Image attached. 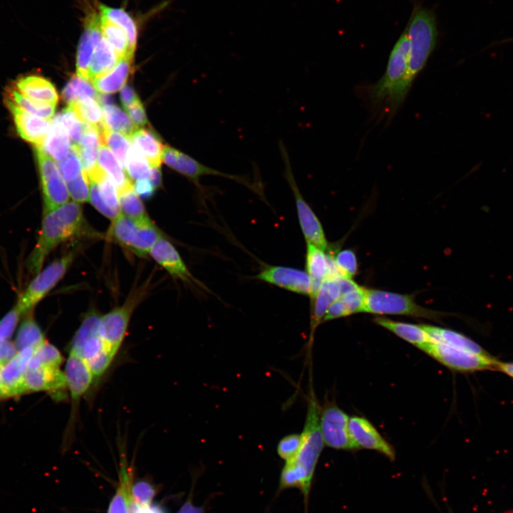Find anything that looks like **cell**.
I'll return each instance as SVG.
<instances>
[{"label": "cell", "instance_id": "obj_62", "mask_svg": "<svg viewBox=\"0 0 513 513\" xmlns=\"http://www.w3.org/2000/svg\"><path fill=\"white\" fill-rule=\"evenodd\" d=\"M1 366H0V398H4L2 389H1Z\"/></svg>", "mask_w": 513, "mask_h": 513}, {"label": "cell", "instance_id": "obj_4", "mask_svg": "<svg viewBox=\"0 0 513 513\" xmlns=\"http://www.w3.org/2000/svg\"><path fill=\"white\" fill-rule=\"evenodd\" d=\"M405 30L410 48L408 80L412 85L437 44L438 30L435 12L430 8L415 4Z\"/></svg>", "mask_w": 513, "mask_h": 513}, {"label": "cell", "instance_id": "obj_48", "mask_svg": "<svg viewBox=\"0 0 513 513\" xmlns=\"http://www.w3.org/2000/svg\"><path fill=\"white\" fill-rule=\"evenodd\" d=\"M334 263L341 276L353 279L358 272L356 254L351 249H342L333 256Z\"/></svg>", "mask_w": 513, "mask_h": 513}, {"label": "cell", "instance_id": "obj_46", "mask_svg": "<svg viewBox=\"0 0 513 513\" xmlns=\"http://www.w3.org/2000/svg\"><path fill=\"white\" fill-rule=\"evenodd\" d=\"M54 118L60 121L66 128L71 145H78L83 133L84 123L77 118L70 107L67 106L62 110Z\"/></svg>", "mask_w": 513, "mask_h": 513}, {"label": "cell", "instance_id": "obj_11", "mask_svg": "<svg viewBox=\"0 0 513 513\" xmlns=\"http://www.w3.org/2000/svg\"><path fill=\"white\" fill-rule=\"evenodd\" d=\"M423 351L451 370L460 372L497 368L498 363L488 353H475L432 341Z\"/></svg>", "mask_w": 513, "mask_h": 513}, {"label": "cell", "instance_id": "obj_17", "mask_svg": "<svg viewBox=\"0 0 513 513\" xmlns=\"http://www.w3.org/2000/svg\"><path fill=\"white\" fill-rule=\"evenodd\" d=\"M256 278L287 291L310 294V279L306 271L284 266H267Z\"/></svg>", "mask_w": 513, "mask_h": 513}, {"label": "cell", "instance_id": "obj_13", "mask_svg": "<svg viewBox=\"0 0 513 513\" xmlns=\"http://www.w3.org/2000/svg\"><path fill=\"white\" fill-rule=\"evenodd\" d=\"M142 294L139 291L121 306L101 315L99 332L105 347L115 356L125 337L133 312Z\"/></svg>", "mask_w": 513, "mask_h": 513}, {"label": "cell", "instance_id": "obj_5", "mask_svg": "<svg viewBox=\"0 0 513 513\" xmlns=\"http://www.w3.org/2000/svg\"><path fill=\"white\" fill-rule=\"evenodd\" d=\"M100 317L95 309H90L86 314L71 340L69 349V352L86 363L93 375L94 383L106 373L115 356L105 347L100 335Z\"/></svg>", "mask_w": 513, "mask_h": 513}, {"label": "cell", "instance_id": "obj_51", "mask_svg": "<svg viewBox=\"0 0 513 513\" xmlns=\"http://www.w3.org/2000/svg\"><path fill=\"white\" fill-rule=\"evenodd\" d=\"M301 441V434H291L284 437L277 445L278 455L286 462L292 460L300 449Z\"/></svg>", "mask_w": 513, "mask_h": 513}, {"label": "cell", "instance_id": "obj_10", "mask_svg": "<svg viewBox=\"0 0 513 513\" xmlns=\"http://www.w3.org/2000/svg\"><path fill=\"white\" fill-rule=\"evenodd\" d=\"M64 374L71 398V413L65 432L66 445L73 438L82 397L94 383L93 375L86 363L76 354L69 352Z\"/></svg>", "mask_w": 513, "mask_h": 513}, {"label": "cell", "instance_id": "obj_43", "mask_svg": "<svg viewBox=\"0 0 513 513\" xmlns=\"http://www.w3.org/2000/svg\"><path fill=\"white\" fill-rule=\"evenodd\" d=\"M101 145H107L116 156L121 167L125 170L127 157L131 147L130 139L121 133L104 130L100 133Z\"/></svg>", "mask_w": 513, "mask_h": 513}, {"label": "cell", "instance_id": "obj_57", "mask_svg": "<svg viewBox=\"0 0 513 513\" xmlns=\"http://www.w3.org/2000/svg\"><path fill=\"white\" fill-rule=\"evenodd\" d=\"M16 344L7 340L0 343V366L2 367L13 359L18 353Z\"/></svg>", "mask_w": 513, "mask_h": 513}, {"label": "cell", "instance_id": "obj_32", "mask_svg": "<svg viewBox=\"0 0 513 513\" xmlns=\"http://www.w3.org/2000/svg\"><path fill=\"white\" fill-rule=\"evenodd\" d=\"M98 165L111 180L117 192L133 185L124 169L105 145L99 147Z\"/></svg>", "mask_w": 513, "mask_h": 513}, {"label": "cell", "instance_id": "obj_1", "mask_svg": "<svg viewBox=\"0 0 513 513\" xmlns=\"http://www.w3.org/2000/svg\"><path fill=\"white\" fill-rule=\"evenodd\" d=\"M89 231L78 202H68L44 212L37 242L26 261L28 271L38 273L55 248L69 239L90 234Z\"/></svg>", "mask_w": 513, "mask_h": 513}, {"label": "cell", "instance_id": "obj_37", "mask_svg": "<svg viewBox=\"0 0 513 513\" xmlns=\"http://www.w3.org/2000/svg\"><path fill=\"white\" fill-rule=\"evenodd\" d=\"M120 483L108 506L107 513H130L131 477L126 465L121 466Z\"/></svg>", "mask_w": 513, "mask_h": 513}, {"label": "cell", "instance_id": "obj_56", "mask_svg": "<svg viewBox=\"0 0 513 513\" xmlns=\"http://www.w3.org/2000/svg\"><path fill=\"white\" fill-rule=\"evenodd\" d=\"M349 316L342 301L338 299L333 301L327 309L323 322Z\"/></svg>", "mask_w": 513, "mask_h": 513}, {"label": "cell", "instance_id": "obj_28", "mask_svg": "<svg viewBox=\"0 0 513 513\" xmlns=\"http://www.w3.org/2000/svg\"><path fill=\"white\" fill-rule=\"evenodd\" d=\"M119 61L113 48L103 36L97 44L88 72V80L93 81L112 71Z\"/></svg>", "mask_w": 513, "mask_h": 513}, {"label": "cell", "instance_id": "obj_34", "mask_svg": "<svg viewBox=\"0 0 513 513\" xmlns=\"http://www.w3.org/2000/svg\"><path fill=\"white\" fill-rule=\"evenodd\" d=\"M138 222L135 237L128 249L140 257H145L155 243L163 235L150 219Z\"/></svg>", "mask_w": 513, "mask_h": 513}, {"label": "cell", "instance_id": "obj_14", "mask_svg": "<svg viewBox=\"0 0 513 513\" xmlns=\"http://www.w3.org/2000/svg\"><path fill=\"white\" fill-rule=\"evenodd\" d=\"M349 416L334 404L320 411L319 425L324 445L336 450H356L348 430Z\"/></svg>", "mask_w": 513, "mask_h": 513}, {"label": "cell", "instance_id": "obj_12", "mask_svg": "<svg viewBox=\"0 0 513 513\" xmlns=\"http://www.w3.org/2000/svg\"><path fill=\"white\" fill-rule=\"evenodd\" d=\"M43 200V213L69 202V192L53 159L43 147H35Z\"/></svg>", "mask_w": 513, "mask_h": 513}, {"label": "cell", "instance_id": "obj_53", "mask_svg": "<svg viewBox=\"0 0 513 513\" xmlns=\"http://www.w3.org/2000/svg\"><path fill=\"white\" fill-rule=\"evenodd\" d=\"M21 315L14 307L0 320V343L7 341L13 334Z\"/></svg>", "mask_w": 513, "mask_h": 513}, {"label": "cell", "instance_id": "obj_22", "mask_svg": "<svg viewBox=\"0 0 513 513\" xmlns=\"http://www.w3.org/2000/svg\"><path fill=\"white\" fill-rule=\"evenodd\" d=\"M13 87L24 95L41 103L56 105L58 102L59 97L55 86L41 76H20Z\"/></svg>", "mask_w": 513, "mask_h": 513}, {"label": "cell", "instance_id": "obj_44", "mask_svg": "<svg viewBox=\"0 0 513 513\" xmlns=\"http://www.w3.org/2000/svg\"><path fill=\"white\" fill-rule=\"evenodd\" d=\"M63 358L60 351L46 341L34 351L28 363V368L38 367L59 368Z\"/></svg>", "mask_w": 513, "mask_h": 513}, {"label": "cell", "instance_id": "obj_33", "mask_svg": "<svg viewBox=\"0 0 513 513\" xmlns=\"http://www.w3.org/2000/svg\"><path fill=\"white\" fill-rule=\"evenodd\" d=\"M100 28L103 38L113 48L119 59L134 57L130 53L127 34L121 27L100 14Z\"/></svg>", "mask_w": 513, "mask_h": 513}, {"label": "cell", "instance_id": "obj_58", "mask_svg": "<svg viewBox=\"0 0 513 513\" xmlns=\"http://www.w3.org/2000/svg\"><path fill=\"white\" fill-rule=\"evenodd\" d=\"M120 98L125 109L139 100L135 90L129 85L125 86L121 89Z\"/></svg>", "mask_w": 513, "mask_h": 513}, {"label": "cell", "instance_id": "obj_63", "mask_svg": "<svg viewBox=\"0 0 513 513\" xmlns=\"http://www.w3.org/2000/svg\"><path fill=\"white\" fill-rule=\"evenodd\" d=\"M507 513H513V511L508 512Z\"/></svg>", "mask_w": 513, "mask_h": 513}, {"label": "cell", "instance_id": "obj_20", "mask_svg": "<svg viewBox=\"0 0 513 513\" xmlns=\"http://www.w3.org/2000/svg\"><path fill=\"white\" fill-rule=\"evenodd\" d=\"M102 38L100 15L89 12L85 17L83 31L78 46L76 70L79 76L88 80V68L95 47Z\"/></svg>", "mask_w": 513, "mask_h": 513}, {"label": "cell", "instance_id": "obj_30", "mask_svg": "<svg viewBox=\"0 0 513 513\" xmlns=\"http://www.w3.org/2000/svg\"><path fill=\"white\" fill-rule=\"evenodd\" d=\"M432 341L442 343L453 347L479 354L487 353L480 345L457 331L445 328L423 325Z\"/></svg>", "mask_w": 513, "mask_h": 513}, {"label": "cell", "instance_id": "obj_40", "mask_svg": "<svg viewBox=\"0 0 513 513\" xmlns=\"http://www.w3.org/2000/svg\"><path fill=\"white\" fill-rule=\"evenodd\" d=\"M6 96L26 112L43 119L49 120L54 115L56 105L32 100L21 94L13 86L7 88Z\"/></svg>", "mask_w": 513, "mask_h": 513}, {"label": "cell", "instance_id": "obj_47", "mask_svg": "<svg viewBox=\"0 0 513 513\" xmlns=\"http://www.w3.org/2000/svg\"><path fill=\"white\" fill-rule=\"evenodd\" d=\"M57 167L66 183L73 180L82 172L83 167L79 156L73 145L66 157L58 162Z\"/></svg>", "mask_w": 513, "mask_h": 513}, {"label": "cell", "instance_id": "obj_39", "mask_svg": "<svg viewBox=\"0 0 513 513\" xmlns=\"http://www.w3.org/2000/svg\"><path fill=\"white\" fill-rule=\"evenodd\" d=\"M138 228V222L120 213L112 221L108 237L128 249L135 237Z\"/></svg>", "mask_w": 513, "mask_h": 513}, {"label": "cell", "instance_id": "obj_60", "mask_svg": "<svg viewBox=\"0 0 513 513\" xmlns=\"http://www.w3.org/2000/svg\"><path fill=\"white\" fill-rule=\"evenodd\" d=\"M150 180L157 189L162 185V174L160 167L150 166Z\"/></svg>", "mask_w": 513, "mask_h": 513}, {"label": "cell", "instance_id": "obj_35", "mask_svg": "<svg viewBox=\"0 0 513 513\" xmlns=\"http://www.w3.org/2000/svg\"><path fill=\"white\" fill-rule=\"evenodd\" d=\"M68 106L81 122L95 127L100 133L105 128L101 106L94 98H85Z\"/></svg>", "mask_w": 513, "mask_h": 513}, {"label": "cell", "instance_id": "obj_6", "mask_svg": "<svg viewBox=\"0 0 513 513\" xmlns=\"http://www.w3.org/2000/svg\"><path fill=\"white\" fill-rule=\"evenodd\" d=\"M363 312L424 318L437 321L444 316L443 313L419 305L410 295L367 288H365Z\"/></svg>", "mask_w": 513, "mask_h": 513}, {"label": "cell", "instance_id": "obj_50", "mask_svg": "<svg viewBox=\"0 0 513 513\" xmlns=\"http://www.w3.org/2000/svg\"><path fill=\"white\" fill-rule=\"evenodd\" d=\"M155 494L154 487L147 482L140 481L131 487L132 503L137 508L150 507Z\"/></svg>", "mask_w": 513, "mask_h": 513}, {"label": "cell", "instance_id": "obj_19", "mask_svg": "<svg viewBox=\"0 0 513 513\" xmlns=\"http://www.w3.org/2000/svg\"><path fill=\"white\" fill-rule=\"evenodd\" d=\"M35 351L33 348L21 350L13 359L1 367V385L4 398L26 393L24 376Z\"/></svg>", "mask_w": 513, "mask_h": 513}, {"label": "cell", "instance_id": "obj_23", "mask_svg": "<svg viewBox=\"0 0 513 513\" xmlns=\"http://www.w3.org/2000/svg\"><path fill=\"white\" fill-rule=\"evenodd\" d=\"M330 259L325 251L306 242V271L310 279V294L312 301L329 272Z\"/></svg>", "mask_w": 513, "mask_h": 513}, {"label": "cell", "instance_id": "obj_26", "mask_svg": "<svg viewBox=\"0 0 513 513\" xmlns=\"http://www.w3.org/2000/svg\"><path fill=\"white\" fill-rule=\"evenodd\" d=\"M130 139L132 145L145 156L150 166L160 167L165 145L154 130L138 129Z\"/></svg>", "mask_w": 513, "mask_h": 513}, {"label": "cell", "instance_id": "obj_7", "mask_svg": "<svg viewBox=\"0 0 513 513\" xmlns=\"http://www.w3.org/2000/svg\"><path fill=\"white\" fill-rule=\"evenodd\" d=\"M279 148L284 165V176L293 192L299 222L304 238L306 242L325 251L328 248V243L322 224L300 192L294 177L289 152L282 140L279 141Z\"/></svg>", "mask_w": 513, "mask_h": 513}, {"label": "cell", "instance_id": "obj_55", "mask_svg": "<svg viewBox=\"0 0 513 513\" xmlns=\"http://www.w3.org/2000/svg\"><path fill=\"white\" fill-rule=\"evenodd\" d=\"M133 188L137 195L144 200L151 198L154 195L156 189L149 178L135 180Z\"/></svg>", "mask_w": 513, "mask_h": 513}, {"label": "cell", "instance_id": "obj_21", "mask_svg": "<svg viewBox=\"0 0 513 513\" xmlns=\"http://www.w3.org/2000/svg\"><path fill=\"white\" fill-rule=\"evenodd\" d=\"M149 255L173 277L187 283H197L175 247L164 237L152 246Z\"/></svg>", "mask_w": 513, "mask_h": 513}, {"label": "cell", "instance_id": "obj_31", "mask_svg": "<svg viewBox=\"0 0 513 513\" xmlns=\"http://www.w3.org/2000/svg\"><path fill=\"white\" fill-rule=\"evenodd\" d=\"M98 8L100 15L125 31L128 38L130 53L134 56L138 41V26L134 19L122 8H113L104 4H100Z\"/></svg>", "mask_w": 513, "mask_h": 513}, {"label": "cell", "instance_id": "obj_16", "mask_svg": "<svg viewBox=\"0 0 513 513\" xmlns=\"http://www.w3.org/2000/svg\"><path fill=\"white\" fill-rule=\"evenodd\" d=\"M348 430L353 442L358 449L375 450L390 460H395V453L393 447L366 418L361 416L349 418Z\"/></svg>", "mask_w": 513, "mask_h": 513}, {"label": "cell", "instance_id": "obj_42", "mask_svg": "<svg viewBox=\"0 0 513 513\" xmlns=\"http://www.w3.org/2000/svg\"><path fill=\"white\" fill-rule=\"evenodd\" d=\"M46 341L39 326L31 316H28L19 328L16 346L18 351L26 348L36 349Z\"/></svg>", "mask_w": 513, "mask_h": 513}, {"label": "cell", "instance_id": "obj_52", "mask_svg": "<svg viewBox=\"0 0 513 513\" xmlns=\"http://www.w3.org/2000/svg\"><path fill=\"white\" fill-rule=\"evenodd\" d=\"M339 299L346 307L348 315L363 312L365 288L358 289L341 295Z\"/></svg>", "mask_w": 513, "mask_h": 513}, {"label": "cell", "instance_id": "obj_3", "mask_svg": "<svg viewBox=\"0 0 513 513\" xmlns=\"http://www.w3.org/2000/svg\"><path fill=\"white\" fill-rule=\"evenodd\" d=\"M409 40L405 29L395 43L381 78L369 88L373 104L385 102L393 115L405 100L411 84L408 80L409 64Z\"/></svg>", "mask_w": 513, "mask_h": 513}, {"label": "cell", "instance_id": "obj_18", "mask_svg": "<svg viewBox=\"0 0 513 513\" xmlns=\"http://www.w3.org/2000/svg\"><path fill=\"white\" fill-rule=\"evenodd\" d=\"M24 385L26 392L44 390L57 399H63L66 395V376L59 368H28L24 376Z\"/></svg>", "mask_w": 513, "mask_h": 513}, {"label": "cell", "instance_id": "obj_54", "mask_svg": "<svg viewBox=\"0 0 513 513\" xmlns=\"http://www.w3.org/2000/svg\"><path fill=\"white\" fill-rule=\"evenodd\" d=\"M125 110L138 127L147 126L149 123L145 108L140 99Z\"/></svg>", "mask_w": 513, "mask_h": 513}, {"label": "cell", "instance_id": "obj_8", "mask_svg": "<svg viewBox=\"0 0 513 513\" xmlns=\"http://www.w3.org/2000/svg\"><path fill=\"white\" fill-rule=\"evenodd\" d=\"M162 161L170 168L179 172L192 181L200 190H202L200 180L204 176H218L234 180L256 193H261V182L251 181L248 177L226 173L204 165L175 148L165 145L162 152Z\"/></svg>", "mask_w": 513, "mask_h": 513}, {"label": "cell", "instance_id": "obj_45", "mask_svg": "<svg viewBox=\"0 0 513 513\" xmlns=\"http://www.w3.org/2000/svg\"><path fill=\"white\" fill-rule=\"evenodd\" d=\"M125 170L128 177L133 180L150 177V165L148 161L133 145L127 157Z\"/></svg>", "mask_w": 513, "mask_h": 513}, {"label": "cell", "instance_id": "obj_29", "mask_svg": "<svg viewBox=\"0 0 513 513\" xmlns=\"http://www.w3.org/2000/svg\"><path fill=\"white\" fill-rule=\"evenodd\" d=\"M45 152L56 161L66 157L70 150V137L65 126L53 118L43 143Z\"/></svg>", "mask_w": 513, "mask_h": 513}, {"label": "cell", "instance_id": "obj_59", "mask_svg": "<svg viewBox=\"0 0 513 513\" xmlns=\"http://www.w3.org/2000/svg\"><path fill=\"white\" fill-rule=\"evenodd\" d=\"M177 513H204V508L195 505L192 503V497H190Z\"/></svg>", "mask_w": 513, "mask_h": 513}, {"label": "cell", "instance_id": "obj_61", "mask_svg": "<svg viewBox=\"0 0 513 513\" xmlns=\"http://www.w3.org/2000/svg\"><path fill=\"white\" fill-rule=\"evenodd\" d=\"M497 369L513 378V362L504 363L498 361Z\"/></svg>", "mask_w": 513, "mask_h": 513}, {"label": "cell", "instance_id": "obj_24", "mask_svg": "<svg viewBox=\"0 0 513 513\" xmlns=\"http://www.w3.org/2000/svg\"><path fill=\"white\" fill-rule=\"evenodd\" d=\"M339 276H328L322 284L314 299L311 301V339L318 325H320L331 303L341 295L338 283Z\"/></svg>", "mask_w": 513, "mask_h": 513}, {"label": "cell", "instance_id": "obj_9", "mask_svg": "<svg viewBox=\"0 0 513 513\" xmlns=\"http://www.w3.org/2000/svg\"><path fill=\"white\" fill-rule=\"evenodd\" d=\"M75 254L68 252L54 260L36 274L19 296L16 308L21 314H27L36 306L63 279L71 266Z\"/></svg>", "mask_w": 513, "mask_h": 513}, {"label": "cell", "instance_id": "obj_2", "mask_svg": "<svg viewBox=\"0 0 513 513\" xmlns=\"http://www.w3.org/2000/svg\"><path fill=\"white\" fill-rule=\"evenodd\" d=\"M319 407L312 391L309 398L301 445L296 456L285 463L279 480V490L299 489L307 502L316 464L324 442L319 425Z\"/></svg>", "mask_w": 513, "mask_h": 513}, {"label": "cell", "instance_id": "obj_27", "mask_svg": "<svg viewBox=\"0 0 513 513\" xmlns=\"http://www.w3.org/2000/svg\"><path fill=\"white\" fill-rule=\"evenodd\" d=\"M133 59L130 57L120 58L114 68L106 75L92 81L98 91L110 94L124 87L129 76L133 73Z\"/></svg>", "mask_w": 513, "mask_h": 513}, {"label": "cell", "instance_id": "obj_15", "mask_svg": "<svg viewBox=\"0 0 513 513\" xmlns=\"http://www.w3.org/2000/svg\"><path fill=\"white\" fill-rule=\"evenodd\" d=\"M5 103L12 115L19 135L35 147H43L50 128L48 120L26 112L6 96Z\"/></svg>", "mask_w": 513, "mask_h": 513}, {"label": "cell", "instance_id": "obj_41", "mask_svg": "<svg viewBox=\"0 0 513 513\" xmlns=\"http://www.w3.org/2000/svg\"><path fill=\"white\" fill-rule=\"evenodd\" d=\"M87 79L73 74L62 90L61 96L68 105L85 98L97 99L98 93Z\"/></svg>", "mask_w": 513, "mask_h": 513}, {"label": "cell", "instance_id": "obj_25", "mask_svg": "<svg viewBox=\"0 0 513 513\" xmlns=\"http://www.w3.org/2000/svg\"><path fill=\"white\" fill-rule=\"evenodd\" d=\"M373 321L423 351L432 341L422 324L395 321L381 316L375 317Z\"/></svg>", "mask_w": 513, "mask_h": 513}, {"label": "cell", "instance_id": "obj_36", "mask_svg": "<svg viewBox=\"0 0 513 513\" xmlns=\"http://www.w3.org/2000/svg\"><path fill=\"white\" fill-rule=\"evenodd\" d=\"M103 113L104 125L108 130L118 132L130 138L138 129L130 117L114 104L103 106Z\"/></svg>", "mask_w": 513, "mask_h": 513}, {"label": "cell", "instance_id": "obj_49", "mask_svg": "<svg viewBox=\"0 0 513 513\" xmlns=\"http://www.w3.org/2000/svg\"><path fill=\"white\" fill-rule=\"evenodd\" d=\"M70 197L78 203H83L89 200L90 184L87 173L82 172L73 180L66 182Z\"/></svg>", "mask_w": 513, "mask_h": 513}, {"label": "cell", "instance_id": "obj_38", "mask_svg": "<svg viewBox=\"0 0 513 513\" xmlns=\"http://www.w3.org/2000/svg\"><path fill=\"white\" fill-rule=\"evenodd\" d=\"M120 213L136 221L149 218L142 202L135 192L133 185L118 192Z\"/></svg>", "mask_w": 513, "mask_h": 513}]
</instances>
